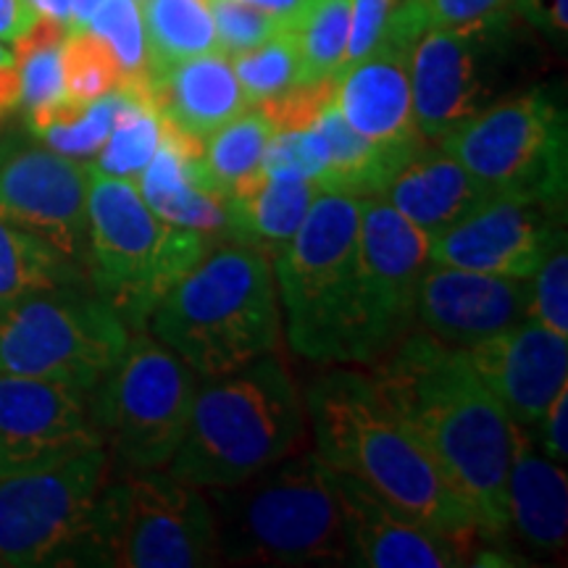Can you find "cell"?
Here are the masks:
<instances>
[{
  "label": "cell",
  "mask_w": 568,
  "mask_h": 568,
  "mask_svg": "<svg viewBox=\"0 0 568 568\" xmlns=\"http://www.w3.org/2000/svg\"><path fill=\"white\" fill-rule=\"evenodd\" d=\"M368 366L389 416L435 464L481 537H506L516 424L474 374L464 347L410 329Z\"/></svg>",
  "instance_id": "obj_1"
},
{
  "label": "cell",
  "mask_w": 568,
  "mask_h": 568,
  "mask_svg": "<svg viewBox=\"0 0 568 568\" xmlns=\"http://www.w3.org/2000/svg\"><path fill=\"white\" fill-rule=\"evenodd\" d=\"M303 403L316 456L326 466L351 474L387 506L424 527L466 542L485 539L435 464L389 416L368 374L329 368L311 382Z\"/></svg>",
  "instance_id": "obj_2"
},
{
  "label": "cell",
  "mask_w": 568,
  "mask_h": 568,
  "mask_svg": "<svg viewBox=\"0 0 568 568\" xmlns=\"http://www.w3.org/2000/svg\"><path fill=\"white\" fill-rule=\"evenodd\" d=\"M216 560L234 566H351L335 468L293 453L232 487L205 489Z\"/></svg>",
  "instance_id": "obj_3"
},
{
  "label": "cell",
  "mask_w": 568,
  "mask_h": 568,
  "mask_svg": "<svg viewBox=\"0 0 568 568\" xmlns=\"http://www.w3.org/2000/svg\"><path fill=\"white\" fill-rule=\"evenodd\" d=\"M148 329L197 379H216L274 353L282 311L272 258L237 243L213 245L161 297Z\"/></svg>",
  "instance_id": "obj_4"
},
{
  "label": "cell",
  "mask_w": 568,
  "mask_h": 568,
  "mask_svg": "<svg viewBox=\"0 0 568 568\" xmlns=\"http://www.w3.org/2000/svg\"><path fill=\"white\" fill-rule=\"evenodd\" d=\"M201 382L169 474L201 489L232 487L297 453L305 403L274 353Z\"/></svg>",
  "instance_id": "obj_5"
},
{
  "label": "cell",
  "mask_w": 568,
  "mask_h": 568,
  "mask_svg": "<svg viewBox=\"0 0 568 568\" xmlns=\"http://www.w3.org/2000/svg\"><path fill=\"white\" fill-rule=\"evenodd\" d=\"M213 245V234L166 224L148 209L138 184L92 163L84 255L95 293L130 329H148L161 297L201 264Z\"/></svg>",
  "instance_id": "obj_6"
},
{
  "label": "cell",
  "mask_w": 568,
  "mask_h": 568,
  "mask_svg": "<svg viewBox=\"0 0 568 568\" xmlns=\"http://www.w3.org/2000/svg\"><path fill=\"white\" fill-rule=\"evenodd\" d=\"M537 45L508 6L450 27H432L410 51V95L426 142L518 95L537 67Z\"/></svg>",
  "instance_id": "obj_7"
},
{
  "label": "cell",
  "mask_w": 568,
  "mask_h": 568,
  "mask_svg": "<svg viewBox=\"0 0 568 568\" xmlns=\"http://www.w3.org/2000/svg\"><path fill=\"white\" fill-rule=\"evenodd\" d=\"M216 564L209 497L174 474L145 468L109 481L98 497L82 566L195 568Z\"/></svg>",
  "instance_id": "obj_8"
},
{
  "label": "cell",
  "mask_w": 568,
  "mask_h": 568,
  "mask_svg": "<svg viewBox=\"0 0 568 568\" xmlns=\"http://www.w3.org/2000/svg\"><path fill=\"white\" fill-rule=\"evenodd\" d=\"M361 197L318 193L301 230L274 255L287 343L316 364L343 361L347 305L358 258Z\"/></svg>",
  "instance_id": "obj_9"
},
{
  "label": "cell",
  "mask_w": 568,
  "mask_h": 568,
  "mask_svg": "<svg viewBox=\"0 0 568 568\" xmlns=\"http://www.w3.org/2000/svg\"><path fill=\"white\" fill-rule=\"evenodd\" d=\"M130 326L98 293L59 284L0 311V374L92 393L116 366Z\"/></svg>",
  "instance_id": "obj_10"
},
{
  "label": "cell",
  "mask_w": 568,
  "mask_h": 568,
  "mask_svg": "<svg viewBox=\"0 0 568 568\" xmlns=\"http://www.w3.org/2000/svg\"><path fill=\"white\" fill-rule=\"evenodd\" d=\"M195 393L193 368L142 329L95 387L90 418L130 471L161 468L182 445Z\"/></svg>",
  "instance_id": "obj_11"
},
{
  "label": "cell",
  "mask_w": 568,
  "mask_h": 568,
  "mask_svg": "<svg viewBox=\"0 0 568 568\" xmlns=\"http://www.w3.org/2000/svg\"><path fill=\"white\" fill-rule=\"evenodd\" d=\"M495 195L566 205V111L545 88L489 105L435 142Z\"/></svg>",
  "instance_id": "obj_12"
},
{
  "label": "cell",
  "mask_w": 568,
  "mask_h": 568,
  "mask_svg": "<svg viewBox=\"0 0 568 568\" xmlns=\"http://www.w3.org/2000/svg\"><path fill=\"white\" fill-rule=\"evenodd\" d=\"M429 264V237L382 195L364 197L339 364H374L414 329L418 284Z\"/></svg>",
  "instance_id": "obj_13"
},
{
  "label": "cell",
  "mask_w": 568,
  "mask_h": 568,
  "mask_svg": "<svg viewBox=\"0 0 568 568\" xmlns=\"http://www.w3.org/2000/svg\"><path fill=\"white\" fill-rule=\"evenodd\" d=\"M105 479V447L0 479V564L82 566Z\"/></svg>",
  "instance_id": "obj_14"
},
{
  "label": "cell",
  "mask_w": 568,
  "mask_h": 568,
  "mask_svg": "<svg viewBox=\"0 0 568 568\" xmlns=\"http://www.w3.org/2000/svg\"><path fill=\"white\" fill-rule=\"evenodd\" d=\"M424 34L410 0H397L385 32L366 59L335 77V109L361 138L403 159H416L429 142L418 132L410 95V51Z\"/></svg>",
  "instance_id": "obj_15"
},
{
  "label": "cell",
  "mask_w": 568,
  "mask_h": 568,
  "mask_svg": "<svg viewBox=\"0 0 568 568\" xmlns=\"http://www.w3.org/2000/svg\"><path fill=\"white\" fill-rule=\"evenodd\" d=\"M566 243V205L493 195L429 240V261L466 272L531 280Z\"/></svg>",
  "instance_id": "obj_16"
},
{
  "label": "cell",
  "mask_w": 568,
  "mask_h": 568,
  "mask_svg": "<svg viewBox=\"0 0 568 568\" xmlns=\"http://www.w3.org/2000/svg\"><path fill=\"white\" fill-rule=\"evenodd\" d=\"M103 439L84 393L59 382L0 374V479L82 456Z\"/></svg>",
  "instance_id": "obj_17"
},
{
  "label": "cell",
  "mask_w": 568,
  "mask_h": 568,
  "mask_svg": "<svg viewBox=\"0 0 568 568\" xmlns=\"http://www.w3.org/2000/svg\"><path fill=\"white\" fill-rule=\"evenodd\" d=\"M92 163L51 148H24L0 161V222L34 234L77 261L88 253Z\"/></svg>",
  "instance_id": "obj_18"
},
{
  "label": "cell",
  "mask_w": 568,
  "mask_h": 568,
  "mask_svg": "<svg viewBox=\"0 0 568 568\" xmlns=\"http://www.w3.org/2000/svg\"><path fill=\"white\" fill-rule=\"evenodd\" d=\"M464 351L474 374L516 426L535 429L558 389L568 385V337L531 316Z\"/></svg>",
  "instance_id": "obj_19"
},
{
  "label": "cell",
  "mask_w": 568,
  "mask_h": 568,
  "mask_svg": "<svg viewBox=\"0 0 568 568\" xmlns=\"http://www.w3.org/2000/svg\"><path fill=\"white\" fill-rule=\"evenodd\" d=\"M531 280L429 264L418 284L416 322L432 337L468 347L529 318Z\"/></svg>",
  "instance_id": "obj_20"
},
{
  "label": "cell",
  "mask_w": 568,
  "mask_h": 568,
  "mask_svg": "<svg viewBox=\"0 0 568 568\" xmlns=\"http://www.w3.org/2000/svg\"><path fill=\"white\" fill-rule=\"evenodd\" d=\"M335 479L351 537V566L450 568L466 566L468 558L477 556V542L443 535L403 516L351 474L335 468Z\"/></svg>",
  "instance_id": "obj_21"
},
{
  "label": "cell",
  "mask_w": 568,
  "mask_h": 568,
  "mask_svg": "<svg viewBox=\"0 0 568 568\" xmlns=\"http://www.w3.org/2000/svg\"><path fill=\"white\" fill-rule=\"evenodd\" d=\"M203 142L161 119V145L138 176V190L155 216L166 224L224 234L226 193L203 163Z\"/></svg>",
  "instance_id": "obj_22"
},
{
  "label": "cell",
  "mask_w": 568,
  "mask_h": 568,
  "mask_svg": "<svg viewBox=\"0 0 568 568\" xmlns=\"http://www.w3.org/2000/svg\"><path fill=\"white\" fill-rule=\"evenodd\" d=\"M148 95L166 124L205 140L219 126L251 109L222 51L193 55L148 77Z\"/></svg>",
  "instance_id": "obj_23"
},
{
  "label": "cell",
  "mask_w": 568,
  "mask_h": 568,
  "mask_svg": "<svg viewBox=\"0 0 568 568\" xmlns=\"http://www.w3.org/2000/svg\"><path fill=\"white\" fill-rule=\"evenodd\" d=\"M493 195L479 176L439 145L432 148V142L393 176L382 193L400 216H406L429 240L450 230Z\"/></svg>",
  "instance_id": "obj_24"
},
{
  "label": "cell",
  "mask_w": 568,
  "mask_h": 568,
  "mask_svg": "<svg viewBox=\"0 0 568 568\" xmlns=\"http://www.w3.org/2000/svg\"><path fill=\"white\" fill-rule=\"evenodd\" d=\"M508 529L542 556H558L568 537V481L556 460L537 450L527 426H516L508 466Z\"/></svg>",
  "instance_id": "obj_25"
},
{
  "label": "cell",
  "mask_w": 568,
  "mask_h": 568,
  "mask_svg": "<svg viewBox=\"0 0 568 568\" xmlns=\"http://www.w3.org/2000/svg\"><path fill=\"white\" fill-rule=\"evenodd\" d=\"M316 195V184L303 176L266 174L258 169L226 193L224 234L237 245L274 258L301 230Z\"/></svg>",
  "instance_id": "obj_26"
},
{
  "label": "cell",
  "mask_w": 568,
  "mask_h": 568,
  "mask_svg": "<svg viewBox=\"0 0 568 568\" xmlns=\"http://www.w3.org/2000/svg\"><path fill=\"white\" fill-rule=\"evenodd\" d=\"M316 132L322 134L326 145V172L318 184V193H335L351 197H374L385 193L393 176L406 166L408 159L389 153L385 148L374 145L361 138L351 124L339 116L335 98L318 111Z\"/></svg>",
  "instance_id": "obj_27"
},
{
  "label": "cell",
  "mask_w": 568,
  "mask_h": 568,
  "mask_svg": "<svg viewBox=\"0 0 568 568\" xmlns=\"http://www.w3.org/2000/svg\"><path fill=\"white\" fill-rule=\"evenodd\" d=\"M148 77L193 55L219 51L209 0H140Z\"/></svg>",
  "instance_id": "obj_28"
},
{
  "label": "cell",
  "mask_w": 568,
  "mask_h": 568,
  "mask_svg": "<svg viewBox=\"0 0 568 568\" xmlns=\"http://www.w3.org/2000/svg\"><path fill=\"white\" fill-rule=\"evenodd\" d=\"M80 280L74 261L34 234L0 222V311L42 290Z\"/></svg>",
  "instance_id": "obj_29"
},
{
  "label": "cell",
  "mask_w": 568,
  "mask_h": 568,
  "mask_svg": "<svg viewBox=\"0 0 568 568\" xmlns=\"http://www.w3.org/2000/svg\"><path fill=\"white\" fill-rule=\"evenodd\" d=\"M119 92L122 105L113 119L109 140L95 155V169L138 182L161 145V116L148 95V82L119 88Z\"/></svg>",
  "instance_id": "obj_30"
},
{
  "label": "cell",
  "mask_w": 568,
  "mask_h": 568,
  "mask_svg": "<svg viewBox=\"0 0 568 568\" xmlns=\"http://www.w3.org/2000/svg\"><path fill=\"white\" fill-rule=\"evenodd\" d=\"M119 105H122L119 90L90 103H77L67 98L51 109L27 116V124L51 151L82 161L95 159L109 140Z\"/></svg>",
  "instance_id": "obj_31"
},
{
  "label": "cell",
  "mask_w": 568,
  "mask_h": 568,
  "mask_svg": "<svg viewBox=\"0 0 568 568\" xmlns=\"http://www.w3.org/2000/svg\"><path fill=\"white\" fill-rule=\"evenodd\" d=\"M71 27L61 21L38 17L27 34L13 42V59H17L19 88L24 116L51 109L67 101V84H63L61 45Z\"/></svg>",
  "instance_id": "obj_32"
},
{
  "label": "cell",
  "mask_w": 568,
  "mask_h": 568,
  "mask_svg": "<svg viewBox=\"0 0 568 568\" xmlns=\"http://www.w3.org/2000/svg\"><path fill=\"white\" fill-rule=\"evenodd\" d=\"M274 138V126L258 109H245L232 122L219 126L203 142V163L211 180L230 193L245 176L264 166L268 142Z\"/></svg>",
  "instance_id": "obj_33"
},
{
  "label": "cell",
  "mask_w": 568,
  "mask_h": 568,
  "mask_svg": "<svg viewBox=\"0 0 568 568\" xmlns=\"http://www.w3.org/2000/svg\"><path fill=\"white\" fill-rule=\"evenodd\" d=\"M230 61L251 109L301 84V51L295 32L274 34L251 51L230 55Z\"/></svg>",
  "instance_id": "obj_34"
},
{
  "label": "cell",
  "mask_w": 568,
  "mask_h": 568,
  "mask_svg": "<svg viewBox=\"0 0 568 568\" xmlns=\"http://www.w3.org/2000/svg\"><path fill=\"white\" fill-rule=\"evenodd\" d=\"M61 63L67 98L77 103L98 101L122 84V71L111 48L88 27H71L67 32L61 45Z\"/></svg>",
  "instance_id": "obj_35"
},
{
  "label": "cell",
  "mask_w": 568,
  "mask_h": 568,
  "mask_svg": "<svg viewBox=\"0 0 568 568\" xmlns=\"http://www.w3.org/2000/svg\"><path fill=\"white\" fill-rule=\"evenodd\" d=\"M347 27H351V3L322 0L314 17L295 32L297 51H301V84L337 77L345 63Z\"/></svg>",
  "instance_id": "obj_36"
},
{
  "label": "cell",
  "mask_w": 568,
  "mask_h": 568,
  "mask_svg": "<svg viewBox=\"0 0 568 568\" xmlns=\"http://www.w3.org/2000/svg\"><path fill=\"white\" fill-rule=\"evenodd\" d=\"M84 27L111 48L122 71L119 88L148 82V42L140 0H103Z\"/></svg>",
  "instance_id": "obj_37"
},
{
  "label": "cell",
  "mask_w": 568,
  "mask_h": 568,
  "mask_svg": "<svg viewBox=\"0 0 568 568\" xmlns=\"http://www.w3.org/2000/svg\"><path fill=\"white\" fill-rule=\"evenodd\" d=\"M261 169L266 174L303 176V180L314 182L318 190L326 172V145L322 134L316 132V126L274 132Z\"/></svg>",
  "instance_id": "obj_38"
},
{
  "label": "cell",
  "mask_w": 568,
  "mask_h": 568,
  "mask_svg": "<svg viewBox=\"0 0 568 568\" xmlns=\"http://www.w3.org/2000/svg\"><path fill=\"white\" fill-rule=\"evenodd\" d=\"M213 27H216L219 51L226 55L251 51L261 42L284 32L268 13L240 3V0H209Z\"/></svg>",
  "instance_id": "obj_39"
},
{
  "label": "cell",
  "mask_w": 568,
  "mask_h": 568,
  "mask_svg": "<svg viewBox=\"0 0 568 568\" xmlns=\"http://www.w3.org/2000/svg\"><path fill=\"white\" fill-rule=\"evenodd\" d=\"M529 316L548 326L560 337H568V253L566 243L548 255L539 272L531 276Z\"/></svg>",
  "instance_id": "obj_40"
},
{
  "label": "cell",
  "mask_w": 568,
  "mask_h": 568,
  "mask_svg": "<svg viewBox=\"0 0 568 568\" xmlns=\"http://www.w3.org/2000/svg\"><path fill=\"white\" fill-rule=\"evenodd\" d=\"M347 3H351V27H347V51L343 69L353 67L355 61L366 59L374 51L397 0H347Z\"/></svg>",
  "instance_id": "obj_41"
},
{
  "label": "cell",
  "mask_w": 568,
  "mask_h": 568,
  "mask_svg": "<svg viewBox=\"0 0 568 568\" xmlns=\"http://www.w3.org/2000/svg\"><path fill=\"white\" fill-rule=\"evenodd\" d=\"M510 9L516 17L529 27L531 32H539L548 38L552 45H564L568 34V0H510Z\"/></svg>",
  "instance_id": "obj_42"
},
{
  "label": "cell",
  "mask_w": 568,
  "mask_h": 568,
  "mask_svg": "<svg viewBox=\"0 0 568 568\" xmlns=\"http://www.w3.org/2000/svg\"><path fill=\"white\" fill-rule=\"evenodd\" d=\"M508 3L510 0H416V9L422 13L426 30H432V27H450L477 19Z\"/></svg>",
  "instance_id": "obj_43"
},
{
  "label": "cell",
  "mask_w": 568,
  "mask_h": 568,
  "mask_svg": "<svg viewBox=\"0 0 568 568\" xmlns=\"http://www.w3.org/2000/svg\"><path fill=\"white\" fill-rule=\"evenodd\" d=\"M542 429V450L550 460H564L568 458V385L558 389V395L552 397V403L545 410L542 422L537 424Z\"/></svg>",
  "instance_id": "obj_44"
},
{
  "label": "cell",
  "mask_w": 568,
  "mask_h": 568,
  "mask_svg": "<svg viewBox=\"0 0 568 568\" xmlns=\"http://www.w3.org/2000/svg\"><path fill=\"white\" fill-rule=\"evenodd\" d=\"M272 17L284 32H297L305 21L314 17L322 0H240Z\"/></svg>",
  "instance_id": "obj_45"
},
{
  "label": "cell",
  "mask_w": 568,
  "mask_h": 568,
  "mask_svg": "<svg viewBox=\"0 0 568 568\" xmlns=\"http://www.w3.org/2000/svg\"><path fill=\"white\" fill-rule=\"evenodd\" d=\"M38 21L30 0H0V42L13 45Z\"/></svg>",
  "instance_id": "obj_46"
},
{
  "label": "cell",
  "mask_w": 568,
  "mask_h": 568,
  "mask_svg": "<svg viewBox=\"0 0 568 568\" xmlns=\"http://www.w3.org/2000/svg\"><path fill=\"white\" fill-rule=\"evenodd\" d=\"M30 6L38 17L61 21V24L74 27V11H71V0H30Z\"/></svg>",
  "instance_id": "obj_47"
},
{
  "label": "cell",
  "mask_w": 568,
  "mask_h": 568,
  "mask_svg": "<svg viewBox=\"0 0 568 568\" xmlns=\"http://www.w3.org/2000/svg\"><path fill=\"white\" fill-rule=\"evenodd\" d=\"M101 3H103V0H71V11H74V27L88 24L92 11H95Z\"/></svg>",
  "instance_id": "obj_48"
},
{
  "label": "cell",
  "mask_w": 568,
  "mask_h": 568,
  "mask_svg": "<svg viewBox=\"0 0 568 568\" xmlns=\"http://www.w3.org/2000/svg\"><path fill=\"white\" fill-rule=\"evenodd\" d=\"M11 63H17V59H13V51L6 45V42H0V69L11 67Z\"/></svg>",
  "instance_id": "obj_49"
}]
</instances>
